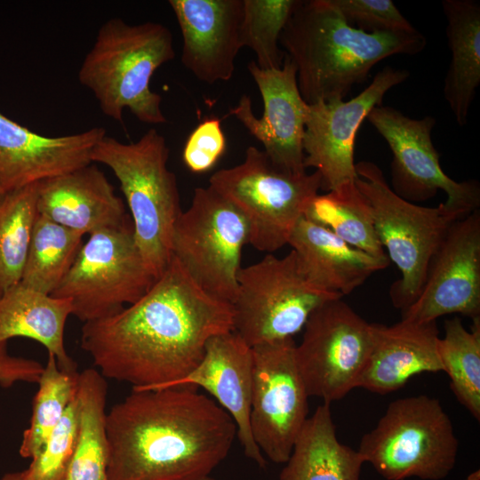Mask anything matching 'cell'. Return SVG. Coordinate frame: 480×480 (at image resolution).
<instances>
[{"instance_id":"obj_24","label":"cell","mask_w":480,"mask_h":480,"mask_svg":"<svg viewBox=\"0 0 480 480\" xmlns=\"http://www.w3.org/2000/svg\"><path fill=\"white\" fill-rule=\"evenodd\" d=\"M69 316V299L45 294L19 283L0 296V342L16 337L30 339L44 346L60 368L76 370L64 344Z\"/></svg>"},{"instance_id":"obj_25","label":"cell","mask_w":480,"mask_h":480,"mask_svg":"<svg viewBox=\"0 0 480 480\" xmlns=\"http://www.w3.org/2000/svg\"><path fill=\"white\" fill-rule=\"evenodd\" d=\"M364 460L337 437L330 404L307 419L279 480H359Z\"/></svg>"},{"instance_id":"obj_7","label":"cell","mask_w":480,"mask_h":480,"mask_svg":"<svg viewBox=\"0 0 480 480\" xmlns=\"http://www.w3.org/2000/svg\"><path fill=\"white\" fill-rule=\"evenodd\" d=\"M459 442L439 400L426 395L389 404L358 452L388 480H441L453 469Z\"/></svg>"},{"instance_id":"obj_9","label":"cell","mask_w":480,"mask_h":480,"mask_svg":"<svg viewBox=\"0 0 480 480\" xmlns=\"http://www.w3.org/2000/svg\"><path fill=\"white\" fill-rule=\"evenodd\" d=\"M337 298L307 278L292 250L282 258L268 253L238 273L233 331L251 348L292 338L319 306Z\"/></svg>"},{"instance_id":"obj_30","label":"cell","mask_w":480,"mask_h":480,"mask_svg":"<svg viewBox=\"0 0 480 480\" xmlns=\"http://www.w3.org/2000/svg\"><path fill=\"white\" fill-rule=\"evenodd\" d=\"M38 183L4 195L0 204V296L21 281L34 224Z\"/></svg>"},{"instance_id":"obj_26","label":"cell","mask_w":480,"mask_h":480,"mask_svg":"<svg viewBox=\"0 0 480 480\" xmlns=\"http://www.w3.org/2000/svg\"><path fill=\"white\" fill-rule=\"evenodd\" d=\"M445 34L451 51L444 97L460 126L466 125L480 84V3L444 0Z\"/></svg>"},{"instance_id":"obj_32","label":"cell","mask_w":480,"mask_h":480,"mask_svg":"<svg viewBox=\"0 0 480 480\" xmlns=\"http://www.w3.org/2000/svg\"><path fill=\"white\" fill-rule=\"evenodd\" d=\"M79 372L63 370L53 356L47 362L37 381L30 422L23 432L20 455L31 459L41 449L60 422L78 390Z\"/></svg>"},{"instance_id":"obj_6","label":"cell","mask_w":480,"mask_h":480,"mask_svg":"<svg viewBox=\"0 0 480 480\" xmlns=\"http://www.w3.org/2000/svg\"><path fill=\"white\" fill-rule=\"evenodd\" d=\"M356 172L355 181L371 205L378 238L401 272L390 288V298L403 312L420 294L430 260L447 231L465 216L444 203L426 207L402 198L372 162L356 163Z\"/></svg>"},{"instance_id":"obj_23","label":"cell","mask_w":480,"mask_h":480,"mask_svg":"<svg viewBox=\"0 0 480 480\" xmlns=\"http://www.w3.org/2000/svg\"><path fill=\"white\" fill-rule=\"evenodd\" d=\"M288 244L312 284L341 297L389 264L388 257H375L361 251L305 217L294 227Z\"/></svg>"},{"instance_id":"obj_28","label":"cell","mask_w":480,"mask_h":480,"mask_svg":"<svg viewBox=\"0 0 480 480\" xmlns=\"http://www.w3.org/2000/svg\"><path fill=\"white\" fill-rule=\"evenodd\" d=\"M303 217L361 251L375 257H388L374 228L371 205L356 181L324 195L317 194Z\"/></svg>"},{"instance_id":"obj_34","label":"cell","mask_w":480,"mask_h":480,"mask_svg":"<svg viewBox=\"0 0 480 480\" xmlns=\"http://www.w3.org/2000/svg\"><path fill=\"white\" fill-rule=\"evenodd\" d=\"M78 391V390H77ZM79 428L77 394L41 449L22 470L26 480H64L75 450Z\"/></svg>"},{"instance_id":"obj_8","label":"cell","mask_w":480,"mask_h":480,"mask_svg":"<svg viewBox=\"0 0 480 480\" xmlns=\"http://www.w3.org/2000/svg\"><path fill=\"white\" fill-rule=\"evenodd\" d=\"M321 185L317 172L285 171L252 146L246 149L241 164L220 169L209 180V186L244 216L250 228L249 244L268 253L288 244Z\"/></svg>"},{"instance_id":"obj_12","label":"cell","mask_w":480,"mask_h":480,"mask_svg":"<svg viewBox=\"0 0 480 480\" xmlns=\"http://www.w3.org/2000/svg\"><path fill=\"white\" fill-rule=\"evenodd\" d=\"M295 361L308 396L331 404L358 388L372 346V324L341 298L319 306L303 328Z\"/></svg>"},{"instance_id":"obj_10","label":"cell","mask_w":480,"mask_h":480,"mask_svg":"<svg viewBox=\"0 0 480 480\" xmlns=\"http://www.w3.org/2000/svg\"><path fill=\"white\" fill-rule=\"evenodd\" d=\"M249 243V225L241 212L210 186L196 188L190 206L174 224L172 257L202 290L231 304Z\"/></svg>"},{"instance_id":"obj_19","label":"cell","mask_w":480,"mask_h":480,"mask_svg":"<svg viewBox=\"0 0 480 480\" xmlns=\"http://www.w3.org/2000/svg\"><path fill=\"white\" fill-rule=\"evenodd\" d=\"M181 36L182 65L203 83L228 81L240 49L244 0H170Z\"/></svg>"},{"instance_id":"obj_11","label":"cell","mask_w":480,"mask_h":480,"mask_svg":"<svg viewBox=\"0 0 480 480\" xmlns=\"http://www.w3.org/2000/svg\"><path fill=\"white\" fill-rule=\"evenodd\" d=\"M156 279L136 244L132 222L89 235L52 296L69 299L83 323L113 316L140 300Z\"/></svg>"},{"instance_id":"obj_35","label":"cell","mask_w":480,"mask_h":480,"mask_svg":"<svg viewBox=\"0 0 480 480\" xmlns=\"http://www.w3.org/2000/svg\"><path fill=\"white\" fill-rule=\"evenodd\" d=\"M345 20L366 32H412L416 28L392 0H331Z\"/></svg>"},{"instance_id":"obj_1","label":"cell","mask_w":480,"mask_h":480,"mask_svg":"<svg viewBox=\"0 0 480 480\" xmlns=\"http://www.w3.org/2000/svg\"><path fill=\"white\" fill-rule=\"evenodd\" d=\"M233 331V308L202 290L172 257L136 302L84 323L81 348L105 379L163 388L188 374L214 335Z\"/></svg>"},{"instance_id":"obj_16","label":"cell","mask_w":480,"mask_h":480,"mask_svg":"<svg viewBox=\"0 0 480 480\" xmlns=\"http://www.w3.org/2000/svg\"><path fill=\"white\" fill-rule=\"evenodd\" d=\"M460 314L480 318V212L456 220L432 256L417 299L402 312V319L435 322Z\"/></svg>"},{"instance_id":"obj_21","label":"cell","mask_w":480,"mask_h":480,"mask_svg":"<svg viewBox=\"0 0 480 480\" xmlns=\"http://www.w3.org/2000/svg\"><path fill=\"white\" fill-rule=\"evenodd\" d=\"M37 211L39 215L84 236L132 222L114 186L92 164L39 182Z\"/></svg>"},{"instance_id":"obj_3","label":"cell","mask_w":480,"mask_h":480,"mask_svg":"<svg viewBox=\"0 0 480 480\" xmlns=\"http://www.w3.org/2000/svg\"><path fill=\"white\" fill-rule=\"evenodd\" d=\"M297 70L308 104L344 100L372 68L393 55H414L426 46L412 32H366L351 26L331 0H297L279 39Z\"/></svg>"},{"instance_id":"obj_20","label":"cell","mask_w":480,"mask_h":480,"mask_svg":"<svg viewBox=\"0 0 480 480\" xmlns=\"http://www.w3.org/2000/svg\"><path fill=\"white\" fill-rule=\"evenodd\" d=\"M252 372V348L230 331L210 338L200 363L165 388L190 386L206 390L233 419L245 456L264 468L266 460L250 427Z\"/></svg>"},{"instance_id":"obj_31","label":"cell","mask_w":480,"mask_h":480,"mask_svg":"<svg viewBox=\"0 0 480 480\" xmlns=\"http://www.w3.org/2000/svg\"><path fill=\"white\" fill-rule=\"evenodd\" d=\"M438 353L458 401L480 420V318L473 320L471 332L460 317L444 321V335L439 338Z\"/></svg>"},{"instance_id":"obj_4","label":"cell","mask_w":480,"mask_h":480,"mask_svg":"<svg viewBox=\"0 0 480 480\" xmlns=\"http://www.w3.org/2000/svg\"><path fill=\"white\" fill-rule=\"evenodd\" d=\"M174 55L172 33L163 24H128L111 18L98 30L80 66L78 80L108 117L122 122L124 110L128 109L144 124H162L167 122L162 97L151 90L150 81Z\"/></svg>"},{"instance_id":"obj_22","label":"cell","mask_w":480,"mask_h":480,"mask_svg":"<svg viewBox=\"0 0 480 480\" xmlns=\"http://www.w3.org/2000/svg\"><path fill=\"white\" fill-rule=\"evenodd\" d=\"M372 346L358 388L384 395L401 388L416 374L443 371L436 321L401 319L392 325L372 324Z\"/></svg>"},{"instance_id":"obj_40","label":"cell","mask_w":480,"mask_h":480,"mask_svg":"<svg viewBox=\"0 0 480 480\" xmlns=\"http://www.w3.org/2000/svg\"><path fill=\"white\" fill-rule=\"evenodd\" d=\"M4 194H3V193L0 192V204H1V202H2V200H3V198H4Z\"/></svg>"},{"instance_id":"obj_15","label":"cell","mask_w":480,"mask_h":480,"mask_svg":"<svg viewBox=\"0 0 480 480\" xmlns=\"http://www.w3.org/2000/svg\"><path fill=\"white\" fill-rule=\"evenodd\" d=\"M406 69L386 66L353 99L318 101L309 105L303 135L304 167L315 168L321 188L332 191L355 181L354 159L357 131L386 93L409 77Z\"/></svg>"},{"instance_id":"obj_2","label":"cell","mask_w":480,"mask_h":480,"mask_svg":"<svg viewBox=\"0 0 480 480\" xmlns=\"http://www.w3.org/2000/svg\"><path fill=\"white\" fill-rule=\"evenodd\" d=\"M196 388L132 389L107 412L109 480H200L228 456L236 426Z\"/></svg>"},{"instance_id":"obj_37","label":"cell","mask_w":480,"mask_h":480,"mask_svg":"<svg viewBox=\"0 0 480 480\" xmlns=\"http://www.w3.org/2000/svg\"><path fill=\"white\" fill-rule=\"evenodd\" d=\"M44 365L29 358L8 353L7 342H0V386L10 388L18 382L37 383Z\"/></svg>"},{"instance_id":"obj_27","label":"cell","mask_w":480,"mask_h":480,"mask_svg":"<svg viewBox=\"0 0 480 480\" xmlns=\"http://www.w3.org/2000/svg\"><path fill=\"white\" fill-rule=\"evenodd\" d=\"M107 390L106 379L98 370L79 372V428L64 480H109Z\"/></svg>"},{"instance_id":"obj_5","label":"cell","mask_w":480,"mask_h":480,"mask_svg":"<svg viewBox=\"0 0 480 480\" xmlns=\"http://www.w3.org/2000/svg\"><path fill=\"white\" fill-rule=\"evenodd\" d=\"M169 154L164 137L151 128L131 143L106 134L91 155L118 180L136 244L156 279L171 262L172 230L182 212L176 176L167 167Z\"/></svg>"},{"instance_id":"obj_13","label":"cell","mask_w":480,"mask_h":480,"mask_svg":"<svg viewBox=\"0 0 480 480\" xmlns=\"http://www.w3.org/2000/svg\"><path fill=\"white\" fill-rule=\"evenodd\" d=\"M392 152L393 190L407 201H424L438 190L446 194L445 206L466 216L478 209L480 187L476 180L456 181L440 165V154L431 133L434 116L412 118L390 106H379L366 117Z\"/></svg>"},{"instance_id":"obj_17","label":"cell","mask_w":480,"mask_h":480,"mask_svg":"<svg viewBox=\"0 0 480 480\" xmlns=\"http://www.w3.org/2000/svg\"><path fill=\"white\" fill-rule=\"evenodd\" d=\"M247 68L260 92L263 114L257 117L251 98L243 95L228 115L263 145V151L276 165L293 173L306 172L303 135L309 104L300 92L294 64L285 55L280 68L263 69L255 60Z\"/></svg>"},{"instance_id":"obj_18","label":"cell","mask_w":480,"mask_h":480,"mask_svg":"<svg viewBox=\"0 0 480 480\" xmlns=\"http://www.w3.org/2000/svg\"><path fill=\"white\" fill-rule=\"evenodd\" d=\"M106 135L102 127L48 137L0 112V192L7 194L91 164V155Z\"/></svg>"},{"instance_id":"obj_33","label":"cell","mask_w":480,"mask_h":480,"mask_svg":"<svg viewBox=\"0 0 480 480\" xmlns=\"http://www.w3.org/2000/svg\"><path fill=\"white\" fill-rule=\"evenodd\" d=\"M296 4L297 0H244L241 45L255 53L260 68L282 67L285 53L279 39Z\"/></svg>"},{"instance_id":"obj_29","label":"cell","mask_w":480,"mask_h":480,"mask_svg":"<svg viewBox=\"0 0 480 480\" xmlns=\"http://www.w3.org/2000/svg\"><path fill=\"white\" fill-rule=\"evenodd\" d=\"M84 235L38 214L20 283L52 295L72 267Z\"/></svg>"},{"instance_id":"obj_14","label":"cell","mask_w":480,"mask_h":480,"mask_svg":"<svg viewBox=\"0 0 480 480\" xmlns=\"http://www.w3.org/2000/svg\"><path fill=\"white\" fill-rule=\"evenodd\" d=\"M292 338L252 347V438L272 462L285 463L308 413V395Z\"/></svg>"},{"instance_id":"obj_38","label":"cell","mask_w":480,"mask_h":480,"mask_svg":"<svg viewBox=\"0 0 480 480\" xmlns=\"http://www.w3.org/2000/svg\"><path fill=\"white\" fill-rule=\"evenodd\" d=\"M0 480H26L22 471L9 472L0 477Z\"/></svg>"},{"instance_id":"obj_36","label":"cell","mask_w":480,"mask_h":480,"mask_svg":"<svg viewBox=\"0 0 480 480\" xmlns=\"http://www.w3.org/2000/svg\"><path fill=\"white\" fill-rule=\"evenodd\" d=\"M227 147L220 118L211 116L201 122L188 136L182 152L185 165L194 173L211 170Z\"/></svg>"},{"instance_id":"obj_39","label":"cell","mask_w":480,"mask_h":480,"mask_svg":"<svg viewBox=\"0 0 480 480\" xmlns=\"http://www.w3.org/2000/svg\"><path fill=\"white\" fill-rule=\"evenodd\" d=\"M200 480H216L215 478H212V476H205Z\"/></svg>"}]
</instances>
